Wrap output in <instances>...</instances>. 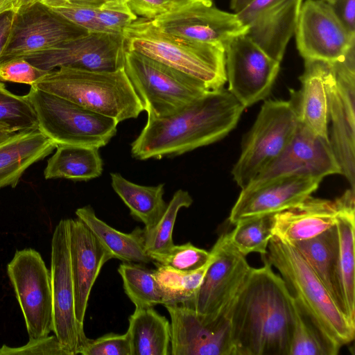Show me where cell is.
Wrapping results in <instances>:
<instances>
[{
	"label": "cell",
	"instance_id": "obj_1",
	"mask_svg": "<svg viewBox=\"0 0 355 355\" xmlns=\"http://www.w3.org/2000/svg\"><path fill=\"white\" fill-rule=\"evenodd\" d=\"M230 310L235 355H288L292 325L291 293L261 257Z\"/></svg>",
	"mask_w": 355,
	"mask_h": 355
},
{
	"label": "cell",
	"instance_id": "obj_2",
	"mask_svg": "<svg viewBox=\"0 0 355 355\" xmlns=\"http://www.w3.org/2000/svg\"><path fill=\"white\" fill-rule=\"evenodd\" d=\"M244 110L227 89L209 90L173 114L148 117L131 154L140 160L161 159L213 144L236 127Z\"/></svg>",
	"mask_w": 355,
	"mask_h": 355
},
{
	"label": "cell",
	"instance_id": "obj_3",
	"mask_svg": "<svg viewBox=\"0 0 355 355\" xmlns=\"http://www.w3.org/2000/svg\"><path fill=\"white\" fill-rule=\"evenodd\" d=\"M276 268L302 311L335 349L354 340L355 324L335 302L302 254L275 236L263 255Z\"/></svg>",
	"mask_w": 355,
	"mask_h": 355
},
{
	"label": "cell",
	"instance_id": "obj_4",
	"mask_svg": "<svg viewBox=\"0 0 355 355\" xmlns=\"http://www.w3.org/2000/svg\"><path fill=\"white\" fill-rule=\"evenodd\" d=\"M31 87L70 101L119 123L137 118L144 111L123 67L114 71L61 67L48 71Z\"/></svg>",
	"mask_w": 355,
	"mask_h": 355
},
{
	"label": "cell",
	"instance_id": "obj_5",
	"mask_svg": "<svg viewBox=\"0 0 355 355\" xmlns=\"http://www.w3.org/2000/svg\"><path fill=\"white\" fill-rule=\"evenodd\" d=\"M123 35L127 50L183 72L209 90L227 82L224 49L166 33L146 18L132 22Z\"/></svg>",
	"mask_w": 355,
	"mask_h": 355
},
{
	"label": "cell",
	"instance_id": "obj_6",
	"mask_svg": "<svg viewBox=\"0 0 355 355\" xmlns=\"http://www.w3.org/2000/svg\"><path fill=\"white\" fill-rule=\"evenodd\" d=\"M123 69L148 117L173 114L209 90L189 75L126 49Z\"/></svg>",
	"mask_w": 355,
	"mask_h": 355
},
{
	"label": "cell",
	"instance_id": "obj_7",
	"mask_svg": "<svg viewBox=\"0 0 355 355\" xmlns=\"http://www.w3.org/2000/svg\"><path fill=\"white\" fill-rule=\"evenodd\" d=\"M26 96L36 113L38 129L57 145L99 148L116 135L119 122L112 118L32 87Z\"/></svg>",
	"mask_w": 355,
	"mask_h": 355
},
{
	"label": "cell",
	"instance_id": "obj_8",
	"mask_svg": "<svg viewBox=\"0 0 355 355\" xmlns=\"http://www.w3.org/2000/svg\"><path fill=\"white\" fill-rule=\"evenodd\" d=\"M298 123L290 100L264 101L232 171L234 180L241 189L281 153L293 137Z\"/></svg>",
	"mask_w": 355,
	"mask_h": 355
},
{
	"label": "cell",
	"instance_id": "obj_9",
	"mask_svg": "<svg viewBox=\"0 0 355 355\" xmlns=\"http://www.w3.org/2000/svg\"><path fill=\"white\" fill-rule=\"evenodd\" d=\"M7 273L23 313L29 338L53 330L51 271L34 249L16 250Z\"/></svg>",
	"mask_w": 355,
	"mask_h": 355
},
{
	"label": "cell",
	"instance_id": "obj_10",
	"mask_svg": "<svg viewBox=\"0 0 355 355\" xmlns=\"http://www.w3.org/2000/svg\"><path fill=\"white\" fill-rule=\"evenodd\" d=\"M211 250L214 259L198 293L192 300L183 304L193 309L205 322L230 313L252 269L245 256L230 243L227 233L220 234Z\"/></svg>",
	"mask_w": 355,
	"mask_h": 355
},
{
	"label": "cell",
	"instance_id": "obj_11",
	"mask_svg": "<svg viewBox=\"0 0 355 355\" xmlns=\"http://www.w3.org/2000/svg\"><path fill=\"white\" fill-rule=\"evenodd\" d=\"M328 79L329 113L331 121L329 139L344 175L355 184V55L346 53L332 62Z\"/></svg>",
	"mask_w": 355,
	"mask_h": 355
},
{
	"label": "cell",
	"instance_id": "obj_12",
	"mask_svg": "<svg viewBox=\"0 0 355 355\" xmlns=\"http://www.w3.org/2000/svg\"><path fill=\"white\" fill-rule=\"evenodd\" d=\"M51 277L53 330L70 355L80 354L88 338L84 327L76 318L74 289L71 270L69 223L62 219L56 225L51 240Z\"/></svg>",
	"mask_w": 355,
	"mask_h": 355
},
{
	"label": "cell",
	"instance_id": "obj_13",
	"mask_svg": "<svg viewBox=\"0 0 355 355\" xmlns=\"http://www.w3.org/2000/svg\"><path fill=\"white\" fill-rule=\"evenodd\" d=\"M123 34L88 32L26 59L44 71L69 67L92 71H114L123 67Z\"/></svg>",
	"mask_w": 355,
	"mask_h": 355
},
{
	"label": "cell",
	"instance_id": "obj_14",
	"mask_svg": "<svg viewBox=\"0 0 355 355\" xmlns=\"http://www.w3.org/2000/svg\"><path fill=\"white\" fill-rule=\"evenodd\" d=\"M225 53L227 90L245 109L266 99L279 74L280 62L245 35L232 40Z\"/></svg>",
	"mask_w": 355,
	"mask_h": 355
},
{
	"label": "cell",
	"instance_id": "obj_15",
	"mask_svg": "<svg viewBox=\"0 0 355 355\" xmlns=\"http://www.w3.org/2000/svg\"><path fill=\"white\" fill-rule=\"evenodd\" d=\"M334 174H341V168L329 139L299 122L293 137L284 149L244 189L254 188L285 177L324 178Z\"/></svg>",
	"mask_w": 355,
	"mask_h": 355
},
{
	"label": "cell",
	"instance_id": "obj_16",
	"mask_svg": "<svg viewBox=\"0 0 355 355\" xmlns=\"http://www.w3.org/2000/svg\"><path fill=\"white\" fill-rule=\"evenodd\" d=\"M150 21L166 33L224 49L232 40L248 32V26L235 12L217 8L212 1L191 3Z\"/></svg>",
	"mask_w": 355,
	"mask_h": 355
},
{
	"label": "cell",
	"instance_id": "obj_17",
	"mask_svg": "<svg viewBox=\"0 0 355 355\" xmlns=\"http://www.w3.org/2000/svg\"><path fill=\"white\" fill-rule=\"evenodd\" d=\"M88 32L42 3H36L15 12L0 63L25 58Z\"/></svg>",
	"mask_w": 355,
	"mask_h": 355
},
{
	"label": "cell",
	"instance_id": "obj_18",
	"mask_svg": "<svg viewBox=\"0 0 355 355\" xmlns=\"http://www.w3.org/2000/svg\"><path fill=\"white\" fill-rule=\"evenodd\" d=\"M294 34L304 60L334 62L355 42V34L347 31L331 4L324 0L302 2Z\"/></svg>",
	"mask_w": 355,
	"mask_h": 355
},
{
	"label": "cell",
	"instance_id": "obj_19",
	"mask_svg": "<svg viewBox=\"0 0 355 355\" xmlns=\"http://www.w3.org/2000/svg\"><path fill=\"white\" fill-rule=\"evenodd\" d=\"M171 318V355H235L230 315L203 322L191 308L164 305Z\"/></svg>",
	"mask_w": 355,
	"mask_h": 355
},
{
	"label": "cell",
	"instance_id": "obj_20",
	"mask_svg": "<svg viewBox=\"0 0 355 355\" xmlns=\"http://www.w3.org/2000/svg\"><path fill=\"white\" fill-rule=\"evenodd\" d=\"M323 178L292 176L243 189L233 206L229 222L235 225L249 218L275 215L302 202L318 188Z\"/></svg>",
	"mask_w": 355,
	"mask_h": 355
},
{
	"label": "cell",
	"instance_id": "obj_21",
	"mask_svg": "<svg viewBox=\"0 0 355 355\" xmlns=\"http://www.w3.org/2000/svg\"><path fill=\"white\" fill-rule=\"evenodd\" d=\"M71 270L76 320L83 324L90 292L103 265L114 259L79 218H68Z\"/></svg>",
	"mask_w": 355,
	"mask_h": 355
},
{
	"label": "cell",
	"instance_id": "obj_22",
	"mask_svg": "<svg viewBox=\"0 0 355 355\" xmlns=\"http://www.w3.org/2000/svg\"><path fill=\"white\" fill-rule=\"evenodd\" d=\"M350 189L334 200L311 196L299 204L273 215L272 235L287 243L306 240L336 225Z\"/></svg>",
	"mask_w": 355,
	"mask_h": 355
},
{
	"label": "cell",
	"instance_id": "obj_23",
	"mask_svg": "<svg viewBox=\"0 0 355 355\" xmlns=\"http://www.w3.org/2000/svg\"><path fill=\"white\" fill-rule=\"evenodd\" d=\"M332 62L320 60H304L300 76L302 87L291 91L290 101L300 123L317 135L329 139L328 79Z\"/></svg>",
	"mask_w": 355,
	"mask_h": 355
},
{
	"label": "cell",
	"instance_id": "obj_24",
	"mask_svg": "<svg viewBox=\"0 0 355 355\" xmlns=\"http://www.w3.org/2000/svg\"><path fill=\"white\" fill-rule=\"evenodd\" d=\"M303 0H284L272 5L248 25L245 34L266 54L281 62L295 33Z\"/></svg>",
	"mask_w": 355,
	"mask_h": 355
},
{
	"label": "cell",
	"instance_id": "obj_25",
	"mask_svg": "<svg viewBox=\"0 0 355 355\" xmlns=\"http://www.w3.org/2000/svg\"><path fill=\"white\" fill-rule=\"evenodd\" d=\"M56 146L39 129L18 132L0 144V189L15 187L24 172Z\"/></svg>",
	"mask_w": 355,
	"mask_h": 355
},
{
	"label": "cell",
	"instance_id": "obj_26",
	"mask_svg": "<svg viewBox=\"0 0 355 355\" xmlns=\"http://www.w3.org/2000/svg\"><path fill=\"white\" fill-rule=\"evenodd\" d=\"M338 235L337 275L344 313L355 324L354 190L349 191L336 221Z\"/></svg>",
	"mask_w": 355,
	"mask_h": 355
},
{
	"label": "cell",
	"instance_id": "obj_27",
	"mask_svg": "<svg viewBox=\"0 0 355 355\" xmlns=\"http://www.w3.org/2000/svg\"><path fill=\"white\" fill-rule=\"evenodd\" d=\"M291 245L304 258L344 313L337 275L338 235L336 225L313 238Z\"/></svg>",
	"mask_w": 355,
	"mask_h": 355
},
{
	"label": "cell",
	"instance_id": "obj_28",
	"mask_svg": "<svg viewBox=\"0 0 355 355\" xmlns=\"http://www.w3.org/2000/svg\"><path fill=\"white\" fill-rule=\"evenodd\" d=\"M76 215L95 234L112 254L122 262L147 264L152 259L144 247L143 229L137 227L130 233L115 230L98 218L90 205L76 210Z\"/></svg>",
	"mask_w": 355,
	"mask_h": 355
},
{
	"label": "cell",
	"instance_id": "obj_29",
	"mask_svg": "<svg viewBox=\"0 0 355 355\" xmlns=\"http://www.w3.org/2000/svg\"><path fill=\"white\" fill-rule=\"evenodd\" d=\"M127 330L131 355H169L171 324L153 307H135Z\"/></svg>",
	"mask_w": 355,
	"mask_h": 355
},
{
	"label": "cell",
	"instance_id": "obj_30",
	"mask_svg": "<svg viewBox=\"0 0 355 355\" xmlns=\"http://www.w3.org/2000/svg\"><path fill=\"white\" fill-rule=\"evenodd\" d=\"M102 172L103 160L98 148L58 144L47 161L44 175L46 180L65 178L87 181L100 176Z\"/></svg>",
	"mask_w": 355,
	"mask_h": 355
},
{
	"label": "cell",
	"instance_id": "obj_31",
	"mask_svg": "<svg viewBox=\"0 0 355 355\" xmlns=\"http://www.w3.org/2000/svg\"><path fill=\"white\" fill-rule=\"evenodd\" d=\"M110 177L112 189L128 207L131 216L143 223L145 228L153 226L167 207L163 198L164 184H137L117 173H110Z\"/></svg>",
	"mask_w": 355,
	"mask_h": 355
},
{
	"label": "cell",
	"instance_id": "obj_32",
	"mask_svg": "<svg viewBox=\"0 0 355 355\" xmlns=\"http://www.w3.org/2000/svg\"><path fill=\"white\" fill-rule=\"evenodd\" d=\"M118 272L124 291L135 307H154L168 304V297L155 276L144 263L122 262Z\"/></svg>",
	"mask_w": 355,
	"mask_h": 355
},
{
	"label": "cell",
	"instance_id": "obj_33",
	"mask_svg": "<svg viewBox=\"0 0 355 355\" xmlns=\"http://www.w3.org/2000/svg\"><path fill=\"white\" fill-rule=\"evenodd\" d=\"M193 270H179L168 266H157L155 276L168 297L167 304H184L192 300L198 293L206 272L214 259ZM166 305V304H165Z\"/></svg>",
	"mask_w": 355,
	"mask_h": 355
},
{
	"label": "cell",
	"instance_id": "obj_34",
	"mask_svg": "<svg viewBox=\"0 0 355 355\" xmlns=\"http://www.w3.org/2000/svg\"><path fill=\"white\" fill-rule=\"evenodd\" d=\"M292 325L288 355H336L331 345L291 297Z\"/></svg>",
	"mask_w": 355,
	"mask_h": 355
},
{
	"label": "cell",
	"instance_id": "obj_35",
	"mask_svg": "<svg viewBox=\"0 0 355 355\" xmlns=\"http://www.w3.org/2000/svg\"><path fill=\"white\" fill-rule=\"evenodd\" d=\"M192 202L188 191H176L159 220L149 228H143L144 247L148 254L166 251L174 245L173 231L178 214L180 209L189 207Z\"/></svg>",
	"mask_w": 355,
	"mask_h": 355
},
{
	"label": "cell",
	"instance_id": "obj_36",
	"mask_svg": "<svg viewBox=\"0 0 355 355\" xmlns=\"http://www.w3.org/2000/svg\"><path fill=\"white\" fill-rule=\"evenodd\" d=\"M273 215L241 220L228 232L232 246L241 254L257 252L266 255L272 235Z\"/></svg>",
	"mask_w": 355,
	"mask_h": 355
},
{
	"label": "cell",
	"instance_id": "obj_37",
	"mask_svg": "<svg viewBox=\"0 0 355 355\" xmlns=\"http://www.w3.org/2000/svg\"><path fill=\"white\" fill-rule=\"evenodd\" d=\"M37 129V117L26 95L12 93L0 81V130L16 132Z\"/></svg>",
	"mask_w": 355,
	"mask_h": 355
},
{
	"label": "cell",
	"instance_id": "obj_38",
	"mask_svg": "<svg viewBox=\"0 0 355 355\" xmlns=\"http://www.w3.org/2000/svg\"><path fill=\"white\" fill-rule=\"evenodd\" d=\"M148 254L156 266H168L183 271L202 267L212 255L211 251L199 248L190 242L181 245L174 244L166 251Z\"/></svg>",
	"mask_w": 355,
	"mask_h": 355
},
{
	"label": "cell",
	"instance_id": "obj_39",
	"mask_svg": "<svg viewBox=\"0 0 355 355\" xmlns=\"http://www.w3.org/2000/svg\"><path fill=\"white\" fill-rule=\"evenodd\" d=\"M96 19L101 32L123 34L124 28L137 19V15L127 0H113L97 8Z\"/></svg>",
	"mask_w": 355,
	"mask_h": 355
},
{
	"label": "cell",
	"instance_id": "obj_40",
	"mask_svg": "<svg viewBox=\"0 0 355 355\" xmlns=\"http://www.w3.org/2000/svg\"><path fill=\"white\" fill-rule=\"evenodd\" d=\"M80 354L82 355H131L128 333H108L88 340Z\"/></svg>",
	"mask_w": 355,
	"mask_h": 355
},
{
	"label": "cell",
	"instance_id": "obj_41",
	"mask_svg": "<svg viewBox=\"0 0 355 355\" xmlns=\"http://www.w3.org/2000/svg\"><path fill=\"white\" fill-rule=\"evenodd\" d=\"M47 72L32 65L24 58H15L0 63V81L31 86Z\"/></svg>",
	"mask_w": 355,
	"mask_h": 355
},
{
	"label": "cell",
	"instance_id": "obj_42",
	"mask_svg": "<svg viewBox=\"0 0 355 355\" xmlns=\"http://www.w3.org/2000/svg\"><path fill=\"white\" fill-rule=\"evenodd\" d=\"M6 354L70 355L55 335L37 339L29 338L26 345L18 347L3 345L0 347V355Z\"/></svg>",
	"mask_w": 355,
	"mask_h": 355
},
{
	"label": "cell",
	"instance_id": "obj_43",
	"mask_svg": "<svg viewBox=\"0 0 355 355\" xmlns=\"http://www.w3.org/2000/svg\"><path fill=\"white\" fill-rule=\"evenodd\" d=\"M127 3L136 15L148 19L178 8L173 0H127Z\"/></svg>",
	"mask_w": 355,
	"mask_h": 355
},
{
	"label": "cell",
	"instance_id": "obj_44",
	"mask_svg": "<svg viewBox=\"0 0 355 355\" xmlns=\"http://www.w3.org/2000/svg\"><path fill=\"white\" fill-rule=\"evenodd\" d=\"M330 4L347 31L355 34V0H336Z\"/></svg>",
	"mask_w": 355,
	"mask_h": 355
},
{
	"label": "cell",
	"instance_id": "obj_45",
	"mask_svg": "<svg viewBox=\"0 0 355 355\" xmlns=\"http://www.w3.org/2000/svg\"><path fill=\"white\" fill-rule=\"evenodd\" d=\"M283 1L284 0H251L236 14L240 21L247 26L259 13Z\"/></svg>",
	"mask_w": 355,
	"mask_h": 355
},
{
	"label": "cell",
	"instance_id": "obj_46",
	"mask_svg": "<svg viewBox=\"0 0 355 355\" xmlns=\"http://www.w3.org/2000/svg\"><path fill=\"white\" fill-rule=\"evenodd\" d=\"M14 15L10 10L0 15V57L9 37Z\"/></svg>",
	"mask_w": 355,
	"mask_h": 355
},
{
	"label": "cell",
	"instance_id": "obj_47",
	"mask_svg": "<svg viewBox=\"0 0 355 355\" xmlns=\"http://www.w3.org/2000/svg\"><path fill=\"white\" fill-rule=\"evenodd\" d=\"M70 3L98 8L107 1L113 0H63Z\"/></svg>",
	"mask_w": 355,
	"mask_h": 355
},
{
	"label": "cell",
	"instance_id": "obj_48",
	"mask_svg": "<svg viewBox=\"0 0 355 355\" xmlns=\"http://www.w3.org/2000/svg\"><path fill=\"white\" fill-rule=\"evenodd\" d=\"M17 0H0V15L8 11H14Z\"/></svg>",
	"mask_w": 355,
	"mask_h": 355
},
{
	"label": "cell",
	"instance_id": "obj_49",
	"mask_svg": "<svg viewBox=\"0 0 355 355\" xmlns=\"http://www.w3.org/2000/svg\"><path fill=\"white\" fill-rule=\"evenodd\" d=\"M41 1L42 0H17L13 12H16L20 9L25 8L36 3H40Z\"/></svg>",
	"mask_w": 355,
	"mask_h": 355
},
{
	"label": "cell",
	"instance_id": "obj_50",
	"mask_svg": "<svg viewBox=\"0 0 355 355\" xmlns=\"http://www.w3.org/2000/svg\"><path fill=\"white\" fill-rule=\"evenodd\" d=\"M250 1L251 0H231L230 8L236 13L244 8Z\"/></svg>",
	"mask_w": 355,
	"mask_h": 355
},
{
	"label": "cell",
	"instance_id": "obj_51",
	"mask_svg": "<svg viewBox=\"0 0 355 355\" xmlns=\"http://www.w3.org/2000/svg\"><path fill=\"white\" fill-rule=\"evenodd\" d=\"M18 132H8V131H4V130H0V144L2 142L6 141L11 137H12L14 135H15Z\"/></svg>",
	"mask_w": 355,
	"mask_h": 355
},
{
	"label": "cell",
	"instance_id": "obj_52",
	"mask_svg": "<svg viewBox=\"0 0 355 355\" xmlns=\"http://www.w3.org/2000/svg\"><path fill=\"white\" fill-rule=\"evenodd\" d=\"M178 8L196 1H209L212 0H173Z\"/></svg>",
	"mask_w": 355,
	"mask_h": 355
},
{
	"label": "cell",
	"instance_id": "obj_53",
	"mask_svg": "<svg viewBox=\"0 0 355 355\" xmlns=\"http://www.w3.org/2000/svg\"><path fill=\"white\" fill-rule=\"evenodd\" d=\"M329 3H333L336 0H324Z\"/></svg>",
	"mask_w": 355,
	"mask_h": 355
},
{
	"label": "cell",
	"instance_id": "obj_54",
	"mask_svg": "<svg viewBox=\"0 0 355 355\" xmlns=\"http://www.w3.org/2000/svg\"></svg>",
	"mask_w": 355,
	"mask_h": 355
}]
</instances>
